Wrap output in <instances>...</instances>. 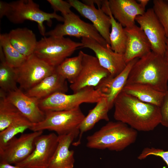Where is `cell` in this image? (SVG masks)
Listing matches in <instances>:
<instances>
[{
    "mask_svg": "<svg viewBox=\"0 0 168 168\" xmlns=\"http://www.w3.org/2000/svg\"><path fill=\"white\" fill-rule=\"evenodd\" d=\"M10 9L9 3L0 1V18H2L4 16H7Z\"/></svg>",
    "mask_w": 168,
    "mask_h": 168,
    "instance_id": "obj_35",
    "label": "cell"
},
{
    "mask_svg": "<svg viewBox=\"0 0 168 168\" xmlns=\"http://www.w3.org/2000/svg\"><path fill=\"white\" fill-rule=\"evenodd\" d=\"M15 69L20 89L26 91L56 71L55 67L49 65L34 54L28 57L20 66Z\"/></svg>",
    "mask_w": 168,
    "mask_h": 168,
    "instance_id": "obj_9",
    "label": "cell"
},
{
    "mask_svg": "<svg viewBox=\"0 0 168 168\" xmlns=\"http://www.w3.org/2000/svg\"><path fill=\"white\" fill-rule=\"evenodd\" d=\"M109 76V72L100 65L96 57L84 53L81 71L70 87L73 93L87 87L95 88Z\"/></svg>",
    "mask_w": 168,
    "mask_h": 168,
    "instance_id": "obj_13",
    "label": "cell"
},
{
    "mask_svg": "<svg viewBox=\"0 0 168 168\" xmlns=\"http://www.w3.org/2000/svg\"><path fill=\"white\" fill-rule=\"evenodd\" d=\"M76 136L71 134L58 136V145L49 165L46 168L73 167L74 152L69 150L70 145Z\"/></svg>",
    "mask_w": 168,
    "mask_h": 168,
    "instance_id": "obj_21",
    "label": "cell"
},
{
    "mask_svg": "<svg viewBox=\"0 0 168 168\" xmlns=\"http://www.w3.org/2000/svg\"><path fill=\"white\" fill-rule=\"evenodd\" d=\"M138 131L122 122L109 121L86 138L89 148L119 152L134 143Z\"/></svg>",
    "mask_w": 168,
    "mask_h": 168,
    "instance_id": "obj_3",
    "label": "cell"
},
{
    "mask_svg": "<svg viewBox=\"0 0 168 168\" xmlns=\"http://www.w3.org/2000/svg\"><path fill=\"white\" fill-rule=\"evenodd\" d=\"M32 124L29 121L19 122L12 124L0 132V149L16 135L22 134L26 130L29 129Z\"/></svg>",
    "mask_w": 168,
    "mask_h": 168,
    "instance_id": "obj_30",
    "label": "cell"
},
{
    "mask_svg": "<svg viewBox=\"0 0 168 168\" xmlns=\"http://www.w3.org/2000/svg\"><path fill=\"white\" fill-rule=\"evenodd\" d=\"M135 21L147 38L151 51L165 54L167 38L164 28L153 8H148L143 14L137 16Z\"/></svg>",
    "mask_w": 168,
    "mask_h": 168,
    "instance_id": "obj_12",
    "label": "cell"
},
{
    "mask_svg": "<svg viewBox=\"0 0 168 168\" xmlns=\"http://www.w3.org/2000/svg\"><path fill=\"white\" fill-rule=\"evenodd\" d=\"M68 1L82 16L92 22L100 35L110 45L111 24L109 16L101 8H96L95 5H87L77 0Z\"/></svg>",
    "mask_w": 168,
    "mask_h": 168,
    "instance_id": "obj_16",
    "label": "cell"
},
{
    "mask_svg": "<svg viewBox=\"0 0 168 168\" xmlns=\"http://www.w3.org/2000/svg\"><path fill=\"white\" fill-rule=\"evenodd\" d=\"M8 35L12 45L21 54L27 57L34 54L38 41L32 30L18 28L12 30Z\"/></svg>",
    "mask_w": 168,
    "mask_h": 168,
    "instance_id": "obj_22",
    "label": "cell"
},
{
    "mask_svg": "<svg viewBox=\"0 0 168 168\" xmlns=\"http://www.w3.org/2000/svg\"><path fill=\"white\" fill-rule=\"evenodd\" d=\"M0 90L6 93L14 91L17 87V78L15 69L6 62L2 49L0 47Z\"/></svg>",
    "mask_w": 168,
    "mask_h": 168,
    "instance_id": "obj_28",
    "label": "cell"
},
{
    "mask_svg": "<svg viewBox=\"0 0 168 168\" xmlns=\"http://www.w3.org/2000/svg\"><path fill=\"white\" fill-rule=\"evenodd\" d=\"M138 59H134L128 63L124 69L116 76L114 77L109 76L104 79L95 87L106 98L111 109L114 106L115 98L126 85L131 70Z\"/></svg>",
    "mask_w": 168,
    "mask_h": 168,
    "instance_id": "obj_19",
    "label": "cell"
},
{
    "mask_svg": "<svg viewBox=\"0 0 168 168\" xmlns=\"http://www.w3.org/2000/svg\"><path fill=\"white\" fill-rule=\"evenodd\" d=\"M63 23L57 25L53 29L45 33V36L56 37L69 35L80 38H86L95 40L105 47H110L94 26L86 22L72 12L63 16Z\"/></svg>",
    "mask_w": 168,
    "mask_h": 168,
    "instance_id": "obj_8",
    "label": "cell"
},
{
    "mask_svg": "<svg viewBox=\"0 0 168 168\" xmlns=\"http://www.w3.org/2000/svg\"><path fill=\"white\" fill-rule=\"evenodd\" d=\"M110 109L106 98L102 97L96 103L95 106L90 110L88 114L85 116L79 127L78 139L77 142L72 143V145L76 146L79 145L83 133L91 129L100 120L109 121V118L108 113Z\"/></svg>",
    "mask_w": 168,
    "mask_h": 168,
    "instance_id": "obj_23",
    "label": "cell"
},
{
    "mask_svg": "<svg viewBox=\"0 0 168 168\" xmlns=\"http://www.w3.org/2000/svg\"><path fill=\"white\" fill-rule=\"evenodd\" d=\"M151 155L160 157L165 162L168 167V150L165 151L160 148L146 147L143 149L138 158L141 160Z\"/></svg>",
    "mask_w": 168,
    "mask_h": 168,
    "instance_id": "obj_32",
    "label": "cell"
},
{
    "mask_svg": "<svg viewBox=\"0 0 168 168\" xmlns=\"http://www.w3.org/2000/svg\"><path fill=\"white\" fill-rule=\"evenodd\" d=\"M68 89L67 80L55 71L25 93L40 100L56 93H66Z\"/></svg>",
    "mask_w": 168,
    "mask_h": 168,
    "instance_id": "obj_20",
    "label": "cell"
},
{
    "mask_svg": "<svg viewBox=\"0 0 168 168\" xmlns=\"http://www.w3.org/2000/svg\"><path fill=\"white\" fill-rule=\"evenodd\" d=\"M0 91V132L12 124L29 121L8 101L6 93Z\"/></svg>",
    "mask_w": 168,
    "mask_h": 168,
    "instance_id": "obj_26",
    "label": "cell"
},
{
    "mask_svg": "<svg viewBox=\"0 0 168 168\" xmlns=\"http://www.w3.org/2000/svg\"><path fill=\"white\" fill-rule=\"evenodd\" d=\"M43 133V131H34L13 138L0 149V162L15 165L24 161L33 152L36 139Z\"/></svg>",
    "mask_w": 168,
    "mask_h": 168,
    "instance_id": "obj_10",
    "label": "cell"
},
{
    "mask_svg": "<svg viewBox=\"0 0 168 168\" xmlns=\"http://www.w3.org/2000/svg\"><path fill=\"white\" fill-rule=\"evenodd\" d=\"M160 108L161 116L160 124L168 128V91L165 93Z\"/></svg>",
    "mask_w": 168,
    "mask_h": 168,
    "instance_id": "obj_34",
    "label": "cell"
},
{
    "mask_svg": "<svg viewBox=\"0 0 168 168\" xmlns=\"http://www.w3.org/2000/svg\"><path fill=\"white\" fill-rule=\"evenodd\" d=\"M10 9L6 16L11 22L20 24L26 20L36 22L40 34L45 36V29L44 25L47 21L49 26L52 23V19L63 22L64 18L56 12L47 13L41 10L39 5L32 0H19L10 2Z\"/></svg>",
    "mask_w": 168,
    "mask_h": 168,
    "instance_id": "obj_7",
    "label": "cell"
},
{
    "mask_svg": "<svg viewBox=\"0 0 168 168\" xmlns=\"http://www.w3.org/2000/svg\"><path fill=\"white\" fill-rule=\"evenodd\" d=\"M0 47L2 49L6 62L14 68L20 66L28 58L13 47L10 41L7 33L0 34Z\"/></svg>",
    "mask_w": 168,
    "mask_h": 168,
    "instance_id": "obj_29",
    "label": "cell"
},
{
    "mask_svg": "<svg viewBox=\"0 0 168 168\" xmlns=\"http://www.w3.org/2000/svg\"><path fill=\"white\" fill-rule=\"evenodd\" d=\"M66 168H73V167H67Z\"/></svg>",
    "mask_w": 168,
    "mask_h": 168,
    "instance_id": "obj_39",
    "label": "cell"
},
{
    "mask_svg": "<svg viewBox=\"0 0 168 168\" xmlns=\"http://www.w3.org/2000/svg\"><path fill=\"white\" fill-rule=\"evenodd\" d=\"M44 119L33 124L29 129L34 131L48 130L56 132L58 136L72 134L77 137L79 127L85 116L80 107L72 109L45 112Z\"/></svg>",
    "mask_w": 168,
    "mask_h": 168,
    "instance_id": "obj_4",
    "label": "cell"
},
{
    "mask_svg": "<svg viewBox=\"0 0 168 168\" xmlns=\"http://www.w3.org/2000/svg\"><path fill=\"white\" fill-rule=\"evenodd\" d=\"M138 1L142 7L144 9L145 8V7L149 2V0H138Z\"/></svg>",
    "mask_w": 168,
    "mask_h": 168,
    "instance_id": "obj_37",
    "label": "cell"
},
{
    "mask_svg": "<svg viewBox=\"0 0 168 168\" xmlns=\"http://www.w3.org/2000/svg\"><path fill=\"white\" fill-rule=\"evenodd\" d=\"M101 8L110 18L111 30L110 34V41L111 48L116 53L124 54L127 40L124 28L113 16L110 9L108 0H103Z\"/></svg>",
    "mask_w": 168,
    "mask_h": 168,
    "instance_id": "obj_24",
    "label": "cell"
},
{
    "mask_svg": "<svg viewBox=\"0 0 168 168\" xmlns=\"http://www.w3.org/2000/svg\"><path fill=\"white\" fill-rule=\"evenodd\" d=\"M165 55L168 58V38H167L166 42V47Z\"/></svg>",
    "mask_w": 168,
    "mask_h": 168,
    "instance_id": "obj_38",
    "label": "cell"
},
{
    "mask_svg": "<svg viewBox=\"0 0 168 168\" xmlns=\"http://www.w3.org/2000/svg\"><path fill=\"white\" fill-rule=\"evenodd\" d=\"M168 58L151 51L133 66L126 84H141L161 92L168 91Z\"/></svg>",
    "mask_w": 168,
    "mask_h": 168,
    "instance_id": "obj_2",
    "label": "cell"
},
{
    "mask_svg": "<svg viewBox=\"0 0 168 168\" xmlns=\"http://www.w3.org/2000/svg\"><path fill=\"white\" fill-rule=\"evenodd\" d=\"M124 29L127 40L124 56L127 64L134 59L141 58L152 51L150 43L139 26L135 24Z\"/></svg>",
    "mask_w": 168,
    "mask_h": 168,
    "instance_id": "obj_17",
    "label": "cell"
},
{
    "mask_svg": "<svg viewBox=\"0 0 168 168\" xmlns=\"http://www.w3.org/2000/svg\"><path fill=\"white\" fill-rule=\"evenodd\" d=\"M58 140V136L54 133L40 135L35 140L32 153L15 165L26 168H46L57 148Z\"/></svg>",
    "mask_w": 168,
    "mask_h": 168,
    "instance_id": "obj_11",
    "label": "cell"
},
{
    "mask_svg": "<svg viewBox=\"0 0 168 168\" xmlns=\"http://www.w3.org/2000/svg\"><path fill=\"white\" fill-rule=\"evenodd\" d=\"M81 42L83 44L82 48H88L93 51L100 65L109 72L110 77L116 76L126 66L124 54L115 52L110 46H105L95 40L86 38H82Z\"/></svg>",
    "mask_w": 168,
    "mask_h": 168,
    "instance_id": "obj_14",
    "label": "cell"
},
{
    "mask_svg": "<svg viewBox=\"0 0 168 168\" xmlns=\"http://www.w3.org/2000/svg\"><path fill=\"white\" fill-rule=\"evenodd\" d=\"M84 53L80 51L77 56L65 59L55 68L56 72L71 84L73 83L81 71Z\"/></svg>",
    "mask_w": 168,
    "mask_h": 168,
    "instance_id": "obj_27",
    "label": "cell"
},
{
    "mask_svg": "<svg viewBox=\"0 0 168 168\" xmlns=\"http://www.w3.org/2000/svg\"><path fill=\"white\" fill-rule=\"evenodd\" d=\"M0 168H26L22 166L10 164L8 163L0 162Z\"/></svg>",
    "mask_w": 168,
    "mask_h": 168,
    "instance_id": "obj_36",
    "label": "cell"
},
{
    "mask_svg": "<svg viewBox=\"0 0 168 168\" xmlns=\"http://www.w3.org/2000/svg\"><path fill=\"white\" fill-rule=\"evenodd\" d=\"M105 97L98 89L87 87L71 95L57 92L39 100V106L44 112L68 110L83 103H97Z\"/></svg>",
    "mask_w": 168,
    "mask_h": 168,
    "instance_id": "obj_5",
    "label": "cell"
},
{
    "mask_svg": "<svg viewBox=\"0 0 168 168\" xmlns=\"http://www.w3.org/2000/svg\"><path fill=\"white\" fill-rule=\"evenodd\" d=\"M6 95L8 101L32 124L40 123L44 119L45 113L40 107L39 99L27 96L19 88Z\"/></svg>",
    "mask_w": 168,
    "mask_h": 168,
    "instance_id": "obj_15",
    "label": "cell"
},
{
    "mask_svg": "<svg viewBox=\"0 0 168 168\" xmlns=\"http://www.w3.org/2000/svg\"><path fill=\"white\" fill-rule=\"evenodd\" d=\"M114 117L138 131L149 132L161 124L160 108L142 102L122 91L114 103Z\"/></svg>",
    "mask_w": 168,
    "mask_h": 168,
    "instance_id": "obj_1",
    "label": "cell"
},
{
    "mask_svg": "<svg viewBox=\"0 0 168 168\" xmlns=\"http://www.w3.org/2000/svg\"><path fill=\"white\" fill-rule=\"evenodd\" d=\"M122 91L140 101L159 107L165 93L159 91L147 85L141 84H126Z\"/></svg>",
    "mask_w": 168,
    "mask_h": 168,
    "instance_id": "obj_25",
    "label": "cell"
},
{
    "mask_svg": "<svg viewBox=\"0 0 168 168\" xmlns=\"http://www.w3.org/2000/svg\"><path fill=\"white\" fill-rule=\"evenodd\" d=\"M83 46L82 42H75L68 38L45 36L37 41L33 54L56 68Z\"/></svg>",
    "mask_w": 168,
    "mask_h": 168,
    "instance_id": "obj_6",
    "label": "cell"
},
{
    "mask_svg": "<svg viewBox=\"0 0 168 168\" xmlns=\"http://www.w3.org/2000/svg\"><path fill=\"white\" fill-rule=\"evenodd\" d=\"M108 4L114 18L124 28L135 25L137 16L145 12V9L135 0H109Z\"/></svg>",
    "mask_w": 168,
    "mask_h": 168,
    "instance_id": "obj_18",
    "label": "cell"
},
{
    "mask_svg": "<svg viewBox=\"0 0 168 168\" xmlns=\"http://www.w3.org/2000/svg\"><path fill=\"white\" fill-rule=\"evenodd\" d=\"M152 8L165 30L168 38V0H153Z\"/></svg>",
    "mask_w": 168,
    "mask_h": 168,
    "instance_id": "obj_31",
    "label": "cell"
},
{
    "mask_svg": "<svg viewBox=\"0 0 168 168\" xmlns=\"http://www.w3.org/2000/svg\"><path fill=\"white\" fill-rule=\"evenodd\" d=\"M54 12H60L62 16L65 15L72 12L70 10L72 6L68 1L62 0H47Z\"/></svg>",
    "mask_w": 168,
    "mask_h": 168,
    "instance_id": "obj_33",
    "label": "cell"
}]
</instances>
